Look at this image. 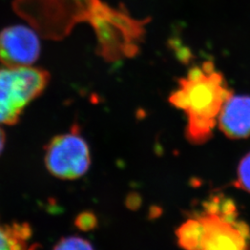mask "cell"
Here are the masks:
<instances>
[{
    "label": "cell",
    "instance_id": "cell-1",
    "mask_svg": "<svg viewBox=\"0 0 250 250\" xmlns=\"http://www.w3.org/2000/svg\"><path fill=\"white\" fill-rule=\"evenodd\" d=\"M12 9L51 41H62L77 24L89 23L97 39L96 51L106 59L130 52L145 31L143 19L132 16L124 5L116 8L102 0H13Z\"/></svg>",
    "mask_w": 250,
    "mask_h": 250
},
{
    "label": "cell",
    "instance_id": "cell-2",
    "mask_svg": "<svg viewBox=\"0 0 250 250\" xmlns=\"http://www.w3.org/2000/svg\"><path fill=\"white\" fill-rule=\"evenodd\" d=\"M178 83V89L170 94L169 101L187 113L188 139L192 143H204L212 135L221 109L233 95L232 91L212 62L192 68Z\"/></svg>",
    "mask_w": 250,
    "mask_h": 250
},
{
    "label": "cell",
    "instance_id": "cell-3",
    "mask_svg": "<svg viewBox=\"0 0 250 250\" xmlns=\"http://www.w3.org/2000/svg\"><path fill=\"white\" fill-rule=\"evenodd\" d=\"M50 74L33 66L0 67V125H13L24 108L45 91Z\"/></svg>",
    "mask_w": 250,
    "mask_h": 250
},
{
    "label": "cell",
    "instance_id": "cell-4",
    "mask_svg": "<svg viewBox=\"0 0 250 250\" xmlns=\"http://www.w3.org/2000/svg\"><path fill=\"white\" fill-rule=\"evenodd\" d=\"M90 162L88 145L75 129L54 137L45 149V166L58 178H80L89 169Z\"/></svg>",
    "mask_w": 250,
    "mask_h": 250
},
{
    "label": "cell",
    "instance_id": "cell-5",
    "mask_svg": "<svg viewBox=\"0 0 250 250\" xmlns=\"http://www.w3.org/2000/svg\"><path fill=\"white\" fill-rule=\"evenodd\" d=\"M232 216L219 212L212 202L205 214L197 217L202 224L198 250H247V227L235 224Z\"/></svg>",
    "mask_w": 250,
    "mask_h": 250
},
{
    "label": "cell",
    "instance_id": "cell-6",
    "mask_svg": "<svg viewBox=\"0 0 250 250\" xmlns=\"http://www.w3.org/2000/svg\"><path fill=\"white\" fill-rule=\"evenodd\" d=\"M39 36L31 26L12 25L3 29L0 32V62L8 67L32 66L40 55Z\"/></svg>",
    "mask_w": 250,
    "mask_h": 250
},
{
    "label": "cell",
    "instance_id": "cell-7",
    "mask_svg": "<svg viewBox=\"0 0 250 250\" xmlns=\"http://www.w3.org/2000/svg\"><path fill=\"white\" fill-rule=\"evenodd\" d=\"M218 124L229 138L242 139L250 136V96H231L221 109Z\"/></svg>",
    "mask_w": 250,
    "mask_h": 250
},
{
    "label": "cell",
    "instance_id": "cell-8",
    "mask_svg": "<svg viewBox=\"0 0 250 250\" xmlns=\"http://www.w3.org/2000/svg\"><path fill=\"white\" fill-rule=\"evenodd\" d=\"M31 228L27 224L0 223V250H27Z\"/></svg>",
    "mask_w": 250,
    "mask_h": 250
},
{
    "label": "cell",
    "instance_id": "cell-9",
    "mask_svg": "<svg viewBox=\"0 0 250 250\" xmlns=\"http://www.w3.org/2000/svg\"><path fill=\"white\" fill-rule=\"evenodd\" d=\"M201 235L202 224L197 218L188 220L176 231L179 246L185 250H198Z\"/></svg>",
    "mask_w": 250,
    "mask_h": 250
},
{
    "label": "cell",
    "instance_id": "cell-10",
    "mask_svg": "<svg viewBox=\"0 0 250 250\" xmlns=\"http://www.w3.org/2000/svg\"><path fill=\"white\" fill-rule=\"evenodd\" d=\"M236 186L250 193V152L242 159L238 165Z\"/></svg>",
    "mask_w": 250,
    "mask_h": 250
},
{
    "label": "cell",
    "instance_id": "cell-11",
    "mask_svg": "<svg viewBox=\"0 0 250 250\" xmlns=\"http://www.w3.org/2000/svg\"><path fill=\"white\" fill-rule=\"evenodd\" d=\"M54 250H94L89 242L81 237H67L59 242Z\"/></svg>",
    "mask_w": 250,
    "mask_h": 250
},
{
    "label": "cell",
    "instance_id": "cell-12",
    "mask_svg": "<svg viewBox=\"0 0 250 250\" xmlns=\"http://www.w3.org/2000/svg\"><path fill=\"white\" fill-rule=\"evenodd\" d=\"M95 217L89 213H83L80 215L77 220V225L82 230H90L95 226Z\"/></svg>",
    "mask_w": 250,
    "mask_h": 250
},
{
    "label": "cell",
    "instance_id": "cell-13",
    "mask_svg": "<svg viewBox=\"0 0 250 250\" xmlns=\"http://www.w3.org/2000/svg\"><path fill=\"white\" fill-rule=\"evenodd\" d=\"M5 143H6V134H5V132L3 131V129L0 127V155L4 149Z\"/></svg>",
    "mask_w": 250,
    "mask_h": 250
},
{
    "label": "cell",
    "instance_id": "cell-14",
    "mask_svg": "<svg viewBox=\"0 0 250 250\" xmlns=\"http://www.w3.org/2000/svg\"><path fill=\"white\" fill-rule=\"evenodd\" d=\"M36 250V248H35V247H31V248H29V249H28V250Z\"/></svg>",
    "mask_w": 250,
    "mask_h": 250
}]
</instances>
